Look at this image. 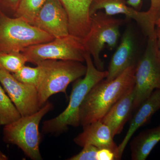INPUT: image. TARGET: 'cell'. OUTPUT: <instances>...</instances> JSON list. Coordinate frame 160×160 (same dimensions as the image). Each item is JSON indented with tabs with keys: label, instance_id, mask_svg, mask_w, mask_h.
Here are the masks:
<instances>
[{
	"label": "cell",
	"instance_id": "1",
	"mask_svg": "<svg viewBox=\"0 0 160 160\" xmlns=\"http://www.w3.org/2000/svg\"><path fill=\"white\" fill-rule=\"evenodd\" d=\"M135 66H129L114 79H104L92 88L80 108L81 126L102 119L115 103L134 86Z\"/></svg>",
	"mask_w": 160,
	"mask_h": 160
},
{
	"label": "cell",
	"instance_id": "2",
	"mask_svg": "<svg viewBox=\"0 0 160 160\" xmlns=\"http://www.w3.org/2000/svg\"><path fill=\"white\" fill-rule=\"evenodd\" d=\"M84 58L87 67L85 77L74 81L66 109L56 117L43 122L42 130L44 134H60L67 131L69 126H80V109L86 96L95 85L108 76V71L96 68L89 52H86Z\"/></svg>",
	"mask_w": 160,
	"mask_h": 160
},
{
	"label": "cell",
	"instance_id": "3",
	"mask_svg": "<svg viewBox=\"0 0 160 160\" xmlns=\"http://www.w3.org/2000/svg\"><path fill=\"white\" fill-rule=\"evenodd\" d=\"M36 65L40 69L37 88L42 107L52 96L60 92L66 95L69 84L85 76L87 70L82 62L70 60H45Z\"/></svg>",
	"mask_w": 160,
	"mask_h": 160
},
{
	"label": "cell",
	"instance_id": "4",
	"mask_svg": "<svg viewBox=\"0 0 160 160\" xmlns=\"http://www.w3.org/2000/svg\"><path fill=\"white\" fill-rule=\"evenodd\" d=\"M53 109L52 103L47 102L36 112L19 118L4 126L3 140L5 143L16 146L32 160L43 159L40 150L41 135L40 122Z\"/></svg>",
	"mask_w": 160,
	"mask_h": 160
},
{
	"label": "cell",
	"instance_id": "5",
	"mask_svg": "<svg viewBox=\"0 0 160 160\" xmlns=\"http://www.w3.org/2000/svg\"><path fill=\"white\" fill-rule=\"evenodd\" d=\"M55 38L22 18L0 13V53L21 52L29 46Z\"/></svg>",
	"mask_w": 160,
	"mask_h": 160
},
{
	"label": "cell",
	"instance_id": "6",
	"mask_svg": "<svg viewBox=\"0 0 160 160\" xmlns=\"http://www.w3.org/2000/svg\"><path fill=\"white\" fill-rule=\"evenodd\" d=\"M123 23V20L102 12L98 11L91 16L90 28L82 43L86 51L91 55L95 66L99 70H105L104 63L100 57L102 50L106 45L110 50L117 47L120 28Z\"/></svg>",
	"mask_w": 160,
	"mask_h": 160
},
{
	"label": "cell",
	"instance_id": "7",
	"mask_svg": "<svg viewBox=\"0 0 160 160\" xmlns=\"http://www.w3.org/2000/svg\"><path fill=\"white\" fill-rule=\"evenodd\" d=\"M158 89H160V57L155 34L148 38L145 51L136 65L133 111Z\"/></svg>",
	"mask_w": 160,
	"mask_h": 160
},
{
	"label": "cell",
	"instance_id": "8",
	"mask_svg": "<svg viewBox=\"0 0 160 160\" xmlns=\"http://www.w3.org/2000/svg\"><path fill=\"white\" fill-rule=\"evenodd\" d=\"M82 39L69 34L47 42L27 47L21 52L27 62L37 65L47 60H70L83 62L86 52Z\"/></svg>",
	"mask_w": 160,
	"mask_h": 160
},
{
	"label": "cell",
	"instance_id": "9",
	"mask_svg": "<svg viewBox=\"0 0 160 160\" xmlns=\"http://www.w3.org/2000/svg\"><path fill=\"white\" fill-rule=\"evenodd\" d=\"M0 84L21 116L33 114L42 108L36 87L21 82L12 73L1 68Z\"/></svg>",
	"mask_w": 160,
	"mask_h": 160
},
{
	"label": "cell",
	"instance_id": "10",
	"mask_svg": "<svg viewBox=\"0 0 160 160\" xmlns=\"http://www.w3.org/2000/svg\"><path fill=\"white\" fill-rule=\"evenodd\" d=\"M32 25L55 38L69 34L68 15L59 0H46Z\"/></svg>",
	"mask_w": 160,
	"mask_h": 160
},
{
	"label": "cell",
	"instance_id": "11",
	"mask_svg": "<svg viewBox=\"0 0 160 160\" xmlns=\"http://www.w3.org/2000/svg\"><path fill=\"white\" fill-rule=\"evenodd\" d=\"M101 9H104L109 15L123 14L128 19L134 20L147 38L156 34V29L151 26L147 11H139L128 6L126 0H93L89 9L90 16Z\"/></svg>",
	"mask_w": 160,
	"mask_h": 160
},
{
	"label": "cell",
	"instance_id": "12",
	"mask_svg": "<svg viewBox=\"0 0 160 160\" xmlns=\"http://www.w3.org/2000/svg\"><path fill=\"white\" fill-rule=\"evenodd\" d=\"M134 36L132 30L126 29L109 62L107 81L114 79L129 66L136 65Z\"/></svg>",
	"mask_w": 160,
	"mask_h": 160
},
{
	"label": "cell",
	"instance_id": "13",
	"mask_svg": "<svg viewBox=\"0 0 160 160\" xmlns=\"http://www.w3.org/2000/svg\"><path fill=\"white\" fill-rule=\"evenodd\" d=\"M59 1L68 15L69 34L82 39L90 28L89 9L93 0Z\"/></svg>",
	"mask_w": 160,
	"mask_h": 160
},
{
	"label": "cell",
	"instance_id": "14",
	"mask_svg": "<svg viewBox=\"0 0 160 160\" xmlns=\"http://www.w3.org/2000/svg\"><path fill=\"white\" fill-rule=\"evenodd\" d=\"M83 130L73 139L78 146H95L98 149L106 148L114 152L117 160L118 146L113 141L111 130L101 120L96 121L83 127Z\"/></svg>",
	"mask_w": 160,
	"mask_h": 160
},
{
	"label": "cell",
	"instance_id": "15",
	"mask_svg": "<svg viewBox=\"0 0 160 160\" xmlns=\"http://www.w3.org/2000/svg\"><path fill=\"white\" fill-rule=\"evenodd\" d=\"M160 109V89H156L139 107L132 118L126 136L118 146L117 160L122 159L126 146L135 132L149 122L153 115Z\"/></svg>",
	"mask_w": 160,
	"mask_h": 160
},
{
	"label": "cell",
	"instance_id": "16",
	"mask_svg": "<svg viewBox=\"0 0 160 160\" xmlns=\"http://www.w3.org/2000/svg\"><path fill=\"white\" fill-rule=\"evenodd\" d=\"M134 86L115 103L101 119L111 130L113 138L121 133L133 111Z\"/></svg>",
	"mask_w": 160,
	"mask_h": 160
},
{
	"label": "cell",
	"instance_id": "17",
	"mask_svg": "<svg viewBox=\"0 0 160 160\" xmlns=\"http://www.w3.org/2000/svg\"><path fill=\"white\" fill-rule=\"evenodd\" d=\"M160 142V124L156 127L143 130L130 142L131 159H146Z\"/></svg>",
	"mask_w": 160,
	"mask_h": 160
},
{
	"label": "cell",
	"instance_id": "18",
	"mask_svg": "<svg viewBox=\"0 0 160 160\" xmlns=\"http://www.w3.org/2000/svg\"><path fill=\"white\" fill-rule=\"evenodd\" d=\"M17 109L0 84V125L5 126L21 117Z\"/></svg>",
	"mask_w": 160,
	"mask_h": 160
},
{
	"label": "cell",
	"instance_id": "19",
	"mask_svg": "<svg viewBox=\"0 0 160 160\" xmlns=\"http://www.w3.org/2000/svg\"><path fill=\"white\" fill-rule=\"evenodd\" d=\"M46 0H21L13 18H18L32 25L37 14Z\"/></svg>",
	"mask_w": 160,
	"mask_h": 160
},
{
	"label": "cell",
	"instance_id": "20",
	"mask_svg": "<svg viewBox=\"0 0 160 160\" xmlns=\"http://www.w3.org/2000/svg\"><path fill=\"white\" fill-rule=\"evenodd\" d=\"M27 61L21 52H1L0 68L13 73L25 66Z\"/></svg>",
	"mask_w": 160,
	"mask_h": 160
},
{
	"label": "cell",
	"instance_id": "21",
	"mask_svg": "<svg viewBox=\"0 0 160 160\" xmlns=\"http://www.w3.org/2000/svg\"><path fill=\"white\" fill-rule=\"evenodd\" d=\"M12 74L21 82L37 87L40 76V69L37 66L36 67L24 66Z\"/></svg>",
	"mask_w": 160,
	"mask_h": 160
},
{
	"label": "cell",
	"instance_id": "22",
	"mask_svg": "<svg viewBox=\"0 0 160 160\" xmlns=\"http://www.w3.org/2000/svg\"><path fill=\"white\" fill-rule=\"evenodd\" d=\"M127 5L138 10L142 4V0H127ZM149 22L153 28H156L158 20L160 17V0H150V8L147 11Z\"/></svg>",
	"mask_w": 160,
	"mask_h": 160
},
{
	"label": "cell",
	"instance_id": "23",
	"mask_svg": "<svg viewBox=\"0 0 160 160\" xmlns=\"http://www.w3.org/2000/svg\"><path fill=\"white\" fill-rule=\"evenodd\" d=\"M78 154L67 159L68 160H97L98 149L95 146L87 145Z\"/></svg>",
	"mask_w": 160,
	"mask_h": 160
},
{
	"label": "cell",
	"instance_id": "24",
	"mask_svg": "<svg viewBox=\"0 0 160 160\" xmlns=\"http://www.w3.org/2000/svg\"><path fill=\"white\" fill-rule=\"evenodd\" d=\"M21 0H0V13L13 18Z\"/></svg>",
	"mask_w": 160,
	"mask_h": 160
},
{
	"label": "cell",
	"instance_id": "25",
	"mask_svg": "<svg viewBox=\"0 0 160 160\" xmlns=\"http://www.w3.org/2000/svg\"><path fill=\"white\" fill-rule=\"evenodd\" d=\"M115 154L110 149L102 148L98 149L97 153V160H115Z\"/></svg>",
	"mask_w": 160,
	"mask_h": 160
},
{
	"label": "cell",
	"instance_id": "26",
	"mask_svg": "<svg viewBox=\"0 0 160 160\" xmlns=\"http://www.w3.org/2000/svg\"><path fill=\"white\" fill-rule=\"evenodd\" d=\"M156 36L157 41L158 49L159 54L160 57V27H157L155 30Z\"/></svg>",
	"mask_w": 160,
	"mask_h": 160
},
{
	"label": "cell",
	"instance_id": "27",
	"mask_svg": "<svg viewBox=\"0 0 160 160\" xmlns=\"http://www.w3.org/2000/svg\"><path fill=\"white\" fill-rule=\"evenodd\" d=\"M7 158H8L5 155L3 154V153L0 152V160L8 159Z\"/></svg>",
	"mask_w": 160,
	"mask_h": 160
},
{
	"label": "cell",
	"instance_id": "28",
	"mask_svg": "<svg viewBox=\"0 0 160 160\" xmlns=\"http://www.w3.org/2000/svg\"><path fill=\"white\" fill-rule=\"evenodd\" d=\"M156 26L157 27H160V17L159 18L158 20Z\"/></svg>",
	"mask_w": 160,
	"mask_h": 160
},
{
	"label": "cell",
	"instance_id": "29",
	"mask_svg": "<svg viewBox=\"0 0 160 160\" xmlns=\"http://www.w3.org/2000/svg\"><path fill=\"white\" fill-rule=\"evenodd\" d=\"M0 126H1V125H0Z\"/></svg>",
	"mask_w": 160,
	"mask_h": 160
}]
</instances>
